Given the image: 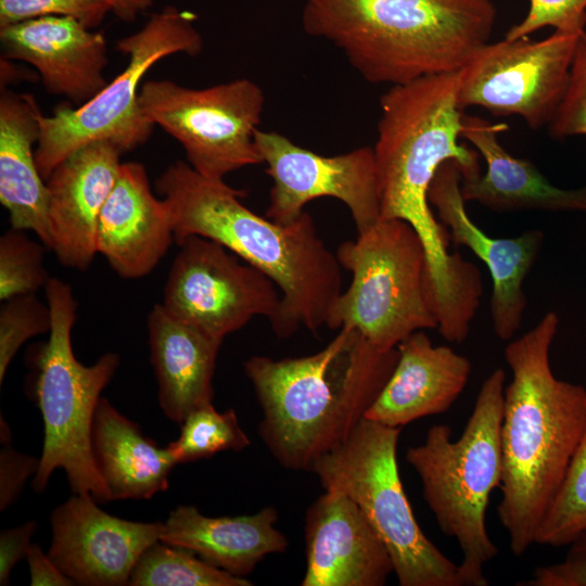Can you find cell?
Listing matches in <instances>:
<instances>
[{
	"label": "cell",
	"instance_id": "36",
	"mask_svg": "<svg viewBox=\"0 0 586 586\" xmlns=\"http://www.w3.org/2000/svg\"><path fill=\"white\" fill-rule=\"evenodd\" d=\"M0 450V511L7 510L20 497L26 482L35 476L40 460L17 451L11 443Z\"/></svg>",
	"mask_w": 586,
	"mask_h": 586
},
{
	"label": "cell",
	"instance_id": "25",
	"mask_svg": "<svg viewBox=\"0 0 586 586\" xmlns=\"http://www.w3.org/2000/svg\"><path fill=\"white\" fill-rule=\"evenodd\" d=\"M41 113L31 94L1 90L0 97V202L11 227L31 230L48 250V189L38 169L34 143L39 137Z\"/></svg>",
	"mask_w": 586,
	"mask_h": 586
},
{
	"label": "cell",
	"instance_id": "24",
	"mask_svg": "<svg viewBox=\"0 0 586 586\" xmlns=\"http://www.w3.org/2000/svg\"><path fill=\"white\" fill-rule=\"evenodd\" d=\"M150 359L165 416L181 424L193 410L213 404V379L221 340L177 320L156 304L148 316Z\"/></svg>",
	"mask_w": 586,
	"mask_h": 586
},
{
	"label": "cell",
	"instance_id": "11",
	"mask_svg": "<svg viewBox=\"0 0 586 586\" xmlns=\"http://www.w3.org/2000/svg\"><path fill=\"white\" fill-rule=\"evenodd\" d=\"M264 104L262 88L247 78L203 89L153 79L139 92L143 116L179 141L190 166L212 179L263 164L255 132Z\"/></svg>",
	"mask_w": 586,
	"mask_h": 586
},
{
	"label": "cell",
	"instance_id": "22",
	"mask_svg": "<svg viewBox=\"0 0 586 586\" xmlns=\"http://www.w3.org/2000/svg\"><path fill=\"white\" fill-rule=\"evenodd\" d=\"M397 364L366 419L394 428L447 411L466 387L470 360L416 331L397 345Z\"/></svg>",
	"mask_w": 586,
	"mask_h": 586
},
{
	"label": "cell",
	"instance_id": "1",
	"mask_svg": "<svg viewBox=\"0 0 586 586\" xmlns=\"http://www.w3.org/2000/svg\"><path fill=\"white\" fill-rule=\"evenodd\" d=\"M155 188L169 206L177 244L190 235L216 241L277 284L281 309L271 328L278 337L326 326L342 293V267L306 211L293 222H276L247 208L244 191L181 160L160 175Z\"/></svg>",
	"mask_w": 586,
	"mask_h": 586
},
{
	"label": "cell",
	"instance_id": "37",
	"mask_svg": "<svg viewBox=\"0 0 586 586\" xmlns=\"http://www.w3.org/2000/svg\"><path fill=\"white\" fill-rule=\"evenodd\" d=\"M37 522L31 520L22 525L3 530L0 534V585L9 584L10 574L15 564L26 559L31 546V537Z\"/></svg>",
	"mask_w": 586,
	"mask_h": 586
},
{
	"label": "cell",
	"instance_id": "5",
	"mask_svg": "<svg viewBox=\"0 0 586 586\" xmlns=\"http://www.w3.org/2000/svg\"><path fill=\"white\" fill-rule=\"evenodd\" d=\"M496 17L491 0H304L302 25L366 81L396 86L460 71Z\"/></svg>",
	"mask_w": 586,
	"mask_h": 586
},
{
	"label": "cell",
	"instance_id": "28",
	"mask_svg": "<svg viewBox=\"0 0 586 586\" xmlns=\"http://www.w3.org/2000/svg\"><path fill=\"white\" fill-rule=\"evenodd\" d=\"M586 531V423L560 486L536 534L535 544L568 547Z\"/></svg>",
	"mask_w": 586,
	"mask_h": 586
},
{
	"label": "cell",
	"instance_id": "29",
	"mask_svg": "<svg viewBox=\"0 0 586 586\" xmlns=\"http://www.w3.org/2000/svg\"><path fill=\"white\" fill-rule=\"evenodd\" d=\"M180 425L179 437L166 446L177 463L198 461L226 450L238 453L251 444L235 411L218 412L213 404L191 411Z\"/></svg>",
	"mask_w": 586,
	"mask_h": 586
},
{
	"label": "cell",
	"instance_id": "35",
	"mask_svg": "<svg viewBox=\"0 0 586 586\" xmlns=\"http://www.w3.org/2000/svg\"><path fill=\"white\" fill-rule=\"evenodd\" d=\"M568 547L566 556L561 562L538 566L531 578L517 585L586 586V531Z\"/></svg>",
	"mask_w": 586,
	"mask_h": 586
},
{
	"label": "cell",
	"instance_id": "3",
	"mask_svg": "<svg viewBox=\"0 0 586 586\" xmlns=\"http://www.w3.org/2000/svg\"><path fill=\"white\" fill-rule=\"evenodd\" d=\"M398 359L343 327L321 351L302 357L252 356L243 367L262 408L258 433L284 469L311 471L343 444L375 402Z\"/></svg>",
	"mask_w": 586,
	"mask_h": 586
},
{
	"label": "cell",
	"instance_id": "12",
	"mask_svg": "<svg viewBox=\"0 0 586 586\" xmlns=\"http://www.w3.org/2000/svg\"><path fill=\"white\" fill-rule=\"evenodd\" d=\"M584 30H555L538 41L523 37L482 44L459 71L460 107L515 115L532 129L548 126L565 93Z\"/></svg>",
	"mask_w": 586,
	"mask_h": 586
},
{
	"label": "cell",
	"instance_id": "30",
	"mask_svg": "<svg viewBox=\"0 0 586 586\" xmlns=\"http://www.w3.org/2000/svg\"><path fill=\"white\" fill-rule=\"evenodd\" d=\"M47 246L28 238L25 230L12 228L0 238V298L36 293L50 277L43 266Z\"/></svg>",
	"mask_w": 586,
	"mask_h": 586
},
{
	"label": "cell",
	"instance_id": "32",
	"mask_svg": "<svg viewBox=\"0 0 586 586\" xmlns=\"http://www.w3.org/2000/svg\"><path fill=\"white\" fill-rule=\"evenodd\" d=\"M111 11L103 0H0V28L44 16H69L98 27Z\"/></svg>",
	"mask_w": 586,
	"mask_h": 586
},
{
	"label": "cell",
	"instance_id": "8",
	"mask_svg": "<svg viewBox=\"0 0 586 586\" xmlns=\"http://www.w3.org/2000/svg\"><path fill=\"white\" fill-rule=\"evenodd\" d=\"M402 428L364 419L311 471L324 491L354 500L386 546L400 586H463L459 565L422 532L400 480Z\"/></svg>",
	"mask_w": 586,
	"mask_h": 586
},
{
	"label": "cell",
	"instance_id": "34",
	"mask_svg": "<svg viewBox=\"0 0 586 586\" xmlns=\"http://www.w3.org/2000/svg\"><path fill=\"white\" fill-rule=\"evenodd\" d=\"M525 17L507 31L509 40L527 37L544 28L578 31L586 25V0H528Z\"/></svg>",
	"mask_w": 586,
	"mask_h": 586
},
{
	"label": "cell",
	"instance_id": "27",
	"mask_svg": "<svg viewBox=\"0 0 586 586\" xmlns=\"http://www.w3.org/2000/svg\"><path fill=\"white\" fill-rule=\"evenodd\" d=\"M192 551L157 540L137 561L130 586H250L246 577L218 569Z\"/></svg>",
	"mask_w": 586,
	"mask_h": 586
},
{
	"label": "cell",
	"instance_id": "13",
	"mask_svg": "<svg viewBox=\"0 0 586 586\" xmlns=\"http://www.w3.org/2000/svg\"><path fill=\"white\" fill-rule=\"evenodd\" d=\"M178 245L162 303L170 316L221 341L255 316L277 320L282 296L262 270L207 238L190 235Z\"/></svg>",
	"mask_w": 586,
	"mask_h": 586
},
{
	"label": "cell",
	"instance_id": "18",
	"mask_svg": "<svg viewBox=\"0 0 586 586\" xmlns=\"http://www.w3.org/2000/svg\"><path fill=\"white\" fill-rule=\"evenodd\" d=\"M122 154L106 141L87 144L46 180L51 250L64 267L86 270L98 253L99 216L118 178Z\"/></svg>",
	"mask_w": 586,
	"mask_h": 586
},
{
	"label": "cell",
	"instance_id": "9",
	"mask_svg": "<svg viewBox=\"0 0 586 586\" xmlns=\"http://www.w3.org/2000/svg\"><path fill=\"white\" fill-rule=\"evenodd\" d=\"M194 18L192 13L173 5L153 13L141 29L116 42V50L128 56L127 67L98 94L80 106L63 103L49 117L39 114L35 157L44 180L61 162L87 144L106 141L125 153L149 140L154 125L139 106L141 79L164 58L202 52L203 38Z\"/></svg>",
	"mask_w": 586,
	"mask_h": 586
},
{
	"label": "cell",
	"instance_id": "2",
	"mask_svg": "<svg viewBox=\"0 0 586 586\" xmlns=\"http://www.w3.org/2000/svg\"><path fill=\"white\" fill-rule=\"evenodd\" d=\"M558 326L557 313L548 311L505 349L512 379L504 395L497 513L514 557L535 544L586 423V388L550 368Z\"/></svg>",
	"mask_w": 586,
	"mask_h": 586
},
{
	"label": "cell",
	"instance_id": "6",
	"mask_svg": "<svg viewBox=\"0 0 586 586\" xmlns=\"http://www.w3.org/2000/svg\"><path fill=\"white\" fill-rule=\"evenodd\" d=\"M505 382L500 368L483 381L458 440H453L447 424H434L424 442L406 453L437 525L461 550L458 565L463 586H487L484 566L498 555L487 532L486 510L491 493L501 481Z\"/></svg>",
	"mask_w": 586,
	"mask_h": 586
},
{
	"label": "cell",
	"instance_id": "16",
	"mask_svg": "<svg viewBox=\"0 0 586 586\" xmlns=\"http://www.w3.org/2000/svg\"><path fill=\"white\" fill-rule=\"evenodd\" d=\"M460 167L455 161L440 166L429 188V202L456 246H466L487 267L493 291L491 317L498 339L510 341L520 329L527 304L523 283L544 244L540 230L514 238H493L469 216L461 193Z\"/></svg>",
	"mask_w": 586,
	"mask_h": 586
},
{
	"label": "cell",
	"instance_id": "14",
	"mask_svg": "<svg viewBox=\"0 0 586 586\" xmlns=\"http://www.w3.org/2000/svg\"><path fill=\"white\" fill-rule=\"evenodd\" d=\"M255 142L272 180L267 218L286 225L296 220L310 201L333 198L347 206L358 233L381 219L373 148L324 156L279 132L260 129L255 132Z\"/></svg>",
	"mask_w": 586,
	"mask_h": 586
},
{
	"label": "cell",
	"instance_id": "10",
	"mask_svg": "<svg viewBox=\"0 0 586 586\" xmlns=\"http://www.w3.org/2000/svg\"><path fill=\"white\" fill-rule=\"evenodd\" d=\"M352 273L333 303L326 326L358 331L388 351L411 333L437 329L426 288V255L416 230L402 219H380L335 252Z\"/></svg>",
	"mask_w": 586,
	"mask_h": 586
},
{
	"label": "cell",
	"instance_id": "19",
	"mask_svg": "<svg viewBox=\"0 0 586 586\" xmlns=\"http://www.w3.org/2000/svg\"><path fill=\"white\" fill-rule=\"evenodd\" d=\"M3 58L33 65L47 92L84 105L106 85L103 34L69 16H44L0 28Z\"/></svg>",
	"mask_w": 586,
	"mask_h": 586
},
{
	"label": "cell",
	"instance_id": "38",
	"mask_svg": "<svg viewBox=\"0 0 586 586\" xmlns=\"http://www.w3.org/2000/svg\"><path fill=\"white\" fill-rule=\"evenodd\" d=\"M31 586H71L76 585L53 562L41 546L31 544L26 557Z\"/></svg>",
	"mask_w": 586,
	"mask_h": 586
},
{
	"label": "cell",
	"instance_id": "15",
	"mask_svg": "<svg viewBox=\"0 0 586 586\" xmlns=\"http://www.w3.org/2000/svg\"><path fill=\"white\" fill-rule=\"evenodd\" d=\"M88 494H73L51 513L49 557L76 585H128L143 551L161 540L163 522L111 515Z\"/></svg>",
	"mask_w": 586,
	"mask_h": 586
},
{
	"label": "cell",
	"instance_id": "23",
	"mask_svg": "<svg viewBox=\"0 0 586 586\" xmlns=\"http://www.w3.org/2000/svg\"><path fill=\"white\" fill-rule=\"evenodd\" d=\"M278 512L265 507L253 514L211 518L191 505H180L163 522L161 540L195 553L203 561L246 577L268 555L288 549L276 527Z\"/></svg>",
	"mask_w": 586,
	"mask_h": 586
},
{
	"label": "cell",
	"instance_id": "7",
	"mask_svg": "<svg viewBox=\"0 0 586 586\" xmlns=\"http://www.w3.org/2000/svg\"><path fill=\"white\" fill-rule=\"evenodd\" d=\"M44 291L52 326L48 341L33 357L34 393L44 438L31 486L37 493L43 492L52 473L62 469L73 494L91 495L98 502L112 501L94 461L91 430L101 392L115 374L119 356L106 353L90 366L78 361L72 347L77 317L72 288L50 278Z\"/></svg>",
	"mask_w": 586,
	"mask_h": 586
},
{
	"label": "cell",
	"instance_id": "21",
	"mask_svg": "<svg viewBox=\"0 0 586 586\" xmlns=\"http://www.w3.org/2000/svg\"><path fill=\"white\" fill-rule=\"evenodd\" d=\"M461 138L469 141L484 158L485 173L461 177L466 202H477L498 213L543 211L586 213V186L563 189L553 186L526 158L510 154L499 142L505 123H491L474 115L462 117Z\"/></svg>",
	"mask_w": 586,
	"mask_h": 586
},
{
	"label": "cell",
	"instance_id": "4",
	"mask_svg": "<svg viewBox=\"0 0 586 586\" xmlns=\"http://www.w3.org/2000/svg\"><path fill=\"white\" fill-rule=\"evenodd\" d=\"M459 71L391 86L380 99L373 146L381 219H402L418 233L426 255L428 282L447 291L459 284L468 262L450 253L447 228L434 216L428 193L436 170L455 161L461 177L481 173L479 153L459 143L463 110Z\"/></svg>",
	"mask_w": 586,
	"mask_h": 586
},
{
	"label": "cell",
	"instance_id": "31",
	"mask_svg": "<svg viewBox=\"0 0 586 586\" xmlns=\"http://www.w3.org/2000/svg\"><path fill=\"white\" fill-rule=\"evenodd\" d=\"M51 326L50 307L35 293L4 301L0 308V383L20 347L38 334L49 333Z\"/></svg>",
	"mask_w": 586,
	"mask_h": 586
},
{
	"label": "cell",
	"instance_id": "33",
	"mask_svg": "<svg viewBox=\"0 0 586 586\" xmlns=\"http://www.w3.org/2000/svg\"><path fill=\"white\" fill-rule=\"evenodd\" d=\"M548 129L555 139L586 136V30L578 38L569 84Z\"/></svg>",
	"mask_w": 586,
	"mask_h": 586
},
{
	"label": "cell",
	"instance_id": "26",
	"mask_svg": "<svg viewBox=\"0 0 586 586\" xmlns=\"http://www.w3.org/2000/svg\"><path fill=\"white\" fill-rule=\"evenodd\" d=\"M91 447L112 500L149 499L166 491L178 464L167 447H160L104 397L95 408Z\"/></svg>",
	"mask_w": 586,
	"mask_h": 586
},
{
	"label": "cell",
	"instance_id": "17",
	"mask_svg": "<svg viewBox=\"0 0 586 586\" xmlns=\"http://www.w3.org/2000/svg\"><path fill=\"white\" fill-rule=\"evenodd\" d=\"M306 571L302 586H383L391 555L358 505L324 491L305 518Z\"/></svg>",
	"mask_w": 586,
	"mask_h": 586
},
{
	"label": "cell",
	"instance_id": "20",
	"mask_svg": "<svg viewBox=\"0 0 586 586\" xmlns=\"http://www.w3.org/2000/svg\"><path fill=\"white\" fill-rule=\"evenodd\" d=\"M173 241L169 206L152 193L145 167L137 162L122 163L99 216L98 253L122 278L139 279L156 267Z\"/></svg>",
	"mask_w": 586,
	"mask_h": 586
},
{
	"label": "cell",
	"instance_id": "39",
	"mask_svg": "<svg viewBox=\"0 0 586 586\" xmlns=\"http://www.w3.org/2000/svg\"><path fill=\"white\" fill-rule=\"evenodd\" d=\"M111 11L126 23L133 22L138 15L153 5V0H103Z\"/></svg>",
	"mask_w": 586,
	"mask_h": 586
}]
</instances>
